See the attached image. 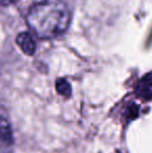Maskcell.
Returning <instances> with one entry per match:
<instances>
[{
	"mask_svg": "<svg viewBox=\"0 0 152 153\" xmlns=\"http://www.w3.org/2000/svg\"><path fill=\"white\" fill-rule=\"evenodd\" d=\"M18 1L19 0H0V4L1 5H10V4H14Z\"/></svg>",
	"mask_w": 152,
	"mask_h": 153,
	"instance_id": "cell-6",
	"label": "cell"
},
{
	"mask_svg": "<svg viewBox=\"0 0 152 153\" xmlns=\"http://www.w3.org/2000/svg\"><path fill=\"white\" fill-rule=\"evenodd\" d=\"M136 93L140 98L145 100L152 99V72L146 74L136 88Z\"/></svg>",
	"mask_w": 152,
	"mask_h": 153,
	"instance_id": "cell-4",
	"label": "cell"
},
{
	"mask_svg": "<svg viewBox=\"0 0 152 153\" xmlns=\"http://www.w3.org/2000/svg\"><path fill=\"white\" fill-rule=\"evenodd\" d=\"M55 88H56V91L59 95L65 97H69L72 94V88L70 82L65 78H59L56 79V82H55Z\"/></svg>",
	"mask_w": 152,
	"mask_h": 153,
	"instance_id": "cell-5",
	"label": "cell"
},
{
	"mask_svg": "<svg viewBox=\"0 0 152 153\" xmlns=\"http://www.w3.org/2000/svg\"><path fill=\"white\" fill-rule=\"evenodd\" d=\"M16 43L19 46V48L22 50L23 53L26 55H33L37 49V44L35 42V39L33 38L29 32L24 31L20 32L16 36Z\"/></svg>",
	"mask_w": 152,
	"mask_h": 153,
	"instance_id": "cell-3",
	"label": "cell"
},
{
	"mask_svg": "<svg viewBox=\"0 0 152 153\" xmlns=\"http://www.w3.org/2000/svg\"><path fill=\"white\" fill-rule=\"evenodd\" d=\"M14 143L13 131L7 119L0 116V152H6Z\"/></svg>",
	"mask_w": 152,
	"mask_h": 153,
	"instance_id": "cell-2",
	"label": "cell"
},
{
	"mask_svg": "<svg viewBox=\"0 0 152 153\" xmlns=\"http://www.w3.org/2000/svg\"><path fill=\"white\" fill-rule=\"evenodd\" d=\"M71 22V13L63 0H43L33 4L26 15V23L40 39L61 36Z\"/></svg>",
	"mask_w": 152,
	"mask_h": 153,
	"instance_id": "cell-1",
	"label": "cell"
}]
</instances>
